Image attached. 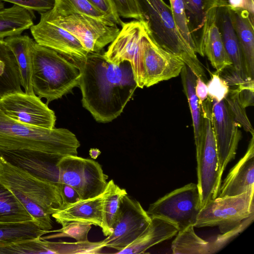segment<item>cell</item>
<instances>
[{
  "mask_svg": "<svg viewBox=\"0 0 254 254\" xmlns=\"http://www.w3.org/2000/svg\"><path fill=\"white\" fill-rule=\"evenodd\" d=\"M72 60L80 69L83 106L98 122H110L120 116L137 87L130 63H113L99 52Z\"/></svg>",
  "mask_w": 254,
  "mask_h": 254,
  "instance_id": "1",
  "label": "cell"
},
{
  "mask_svg": "<svg viewBox=\"0 0 254 254\" xmlns=\"http://www.w3.org/2000/svg\"><path fill=\"white\" fill-rule=\"evenodd\" d=\"M0 182L21 202L42 230L53 228L52 214L64 206L58 184L42 179L0 156Z\"/></svg>",
  "mask_w": 254,
  "mask_h": 254,
  "instance_id": "2",
  "label": "cell"
},
{
  "mask_svg": "<svg viewBox=\"0 0 254 254\" xmlns=\"http://www.w3.org/2000/svg\"><path fill=\"white\" fill-rule=\"evenodd\" d=\"M80 142L65 128H46L20 123L0 109V151L28 150L60 156H77Z\"/></svg>",
  "mask_w": 254,
  "mask_h": 254,
  "instance_id": "3",
  "label": "cell"
},
{
  "mask_svg": "<svg viewBox=\"0 0 254 254\" xmlns=\"http://www.w3.org/2000/svg\"><path fill=\"white\" fill-rule=\"evenodd\" d=\"M80 77L79 67L74 62L35 41L32 84L35 94L40 98H45L47 104L79 85Z\"/></svg>",
  "mask_w": 254,
  "mask_h": 254,
  "instance_id": "4",
  "label": "cell"
},
{
  "mask_svg": "<svg viewBox=\"0 0 254 254\" xmlns=\"http://www.w3.org/2000/svg\"><path fill=\"white\" fill-rule=\"evenodd\" d=\"M40 14V17L73 35L88 52H100L114 41L120 31L114 22L84 14L67 0H55L52 9Z\"/></svg>",
  "mask_w": 254,
  "mask_h": 254,
  "instance_id": "5",
  "label": "cell"
},
{
  "mask_svg": "<svg viewBox=\"0 0 254 254\" xmlns=\"http://www.w3.org/2000/svg\"><path fill=\"white\" fill-rule=\"evenodd\" d=\"M143 15L153 40L179 56L197 77L204 79L203 68L196 53L179 33L171 8L163 0H134Z\"/></svg>",
  "mask_w": 254,
  "mask_h": 254,
  "instance_id": "6",
  "label": "cell"
},
{
  "mask_svg": "<svg viewBox=\"0 0 254 254\" xmlns=\"http://www.w3.org/2000/svg\"><path fill=\"white\" fill-rule=\"evenodd\" d=\"M203 117V135L200 144L195 146L197 161V187L201 207L217 197L222 175L211 119L212 102L208 97L200 105Z\"/></svg>",
  "mask_w": 254,
  "mask_h": 254,
  "instance_id": "7",
  "label": "cell"
},
{
  "mask_svg": "<svg viewBox=\"0 0 254 254\" xmlns=\"http://www.w3.org/2000/svg\"><path fill=\"white\" fill-rule=\"evenodd\" d=\"M254 190L242 194L217 197L201 208L194 227H219L225 233L254 215Z\"/></svg>",
  "mask_w": 254,
  "mask_h": 254,
  "instance_id": "8",
  "label": "cell"
},
{
  "mask_svg": "<svg viewBox=\"0 0 254 254\" xmlns=\"http://www.w3.org/2000/svg\"><path fill=\"white\" fill-rule=\"evenodd\" d=\"M58 183L72 187L80 199L92 198L105 190L108 177L101 165L93 160L77 156H65L57 163Z\"/></svg>",
  "mask_w": 254,
  "mask_h": 254,
  "instance_id": "9",
  "label": "cell"
},
{
  "mask_svg": "<svg viewBox=\"0 0 254 254\" xmlns=\"http://www.w3.org/2000/svg\"><path fill=\"white\" fill-rule=\"evenodd\" d=\"M201 208L197 184L190 183L150 204L146 212L150 217H162L170 221L180 231L194 226Z\"/></svg>",
  "mask_w": 254,
  "mask_h": 254,
  "instance_id": "10",
  "label": "cell"
},
{
  "mask_svg": "<svg viewBox=\"0 0 254 254\" xmlns=\"http://www.w3.org/2000/svg\"><path fill=\"white\" fill-rule=\"evenodd\" d=\"M122 29L104 54L114 64L127 61L131 65L137 87H144L142 40L149 31L144 21L134 20L126 22Z\"/></svg>",
  "mask_w": 254,
  "mask_h": 254,
  "instance_id": "11",
  "label": "cell"
},
{
  "mask_svg": "<svg viewBox=\"0 0 254 254\" xmlns=\"http://www.w3.org/2000/svg\"><path fill=\"white\" fill-rule=\"evenodd\" d=\"M150 222L140 202L127 194L121 199L111 234L103 240L105 247L122 251L141 235Z\"/></svg>",
  "mask_w": 254,
  "mask_h": 254,
  "instance_id": "12",
  "label": "cell"
},
{
  "mask_svg": "<svg viewBox=\"0 0 254 254\" xmlns=\"http://www.w3.org/2000/svg\"><path fill=\"white\" fill-rule=\"evenodd\" d=\"M0 109L20 123L42 128L55 127L54 112L35 94L24 91L6 94L0 98Z\"/></svg>",
  "mask_w": 254,
  "mask_h": 254,
  "instance_id": "13",
  "label": "cell"
},
{
  "mask_svg": "<svg viewBox=\"0 0 254 254\" xmlns=\"http://www.w3.org/2000/svg\"><path fill=\"white\" fill-rule=\"evenodd\" d=\"M211 100L212 124L222 175L228 164L235 158L242 133L239 128L240 125L225 100Z\"/></svg>",
  "mask_w": 254,
  "mask_h": 254,
  "instance_id": "14",
  "label": "cell"
},
{
  "mask_svg": "<svg viewBox=\"0 0 254 254\" xmlns=\"http://www.w3.org/2000/svg\"><path fill=\"white\" fill-rule=\"evenodd\" d=\"M144 86L150 87L179 75L186 64L178 56L159 46L149 31L142 40Z\"/></svg>",
  "mask_w": 254,
  "mask_h": 254,
  "instance_id": "15",
  "label": "cell"
},
{
  "mask_svg": "<svg viewBox=\"0 0 254 254\" xmlns=\"http://www.w3.org/2000/svg\"><path fill=\"white\" fill-rule=\"evenodd\" d=\"M30 29L37 43L71 59H83L89 53L73 35L43 18Z\"/></svg>",
  "mask_w": 254,
  "mask_h": 254,
  "instance_id": "16",
  "label": "cell"
},
{
  "mask_svg": "<svg viewBox=\"0 0 254 254\" xmlns=\"http://www.w3.org/2000/svg\"><path fill=\"white\" fill-rule=\"evenodd\" d=\"M254 190V134L244 156L221 183L217 197L235 196Z\"/></svg>",
  "mask_w": 254,
  "mask_h": 254,
  "instance_id": "17",
  "label": "cell"
},
{
  "mask_svg": "<svg viewBox=\"0 0 254 254\" xmlns=\"http://www.w3.org/2000/svg\"><path fill=\"white\" fill-rule=\"evenodd\" d=\"M215 20L233 69L243 80H254L248 75L242 51L233 23L231 11L226 4V0H222L217 5Z\"/></svg>",
  "mask_w": 254,
  "mask_h": 254,
  "instance_id": "18",
  "label": "cell"
},
{
  "mask_svg": "<svg viewBox=\"0 0 254 254\" xmlns=\"http://www.w3.org/2000/svg\"><path fill=\"white\" fill-rule=\"evenodd\" d=\"M104 191L94 197L81 199L66 204L52 216L62 226L72 222L91 224L101 228L103 223Z\"/></svg>",
  "mask_w": 254,
  "mask_h": 254,
  "instance_id": "19",
  "label": "cell"
},
{
  "mask_svg": "<svg viewBox=\"0 0 254 254\" xmlns=\"http://www.w3.org/2000/svg\"><path fill=\"white\" fill-rule=\"evenodd\" d=\"M188 27L195 53L204 56L203 41L211 10L220 1L213 0H183Z\"/></svg>",
  "mask_w": 254,
  "mask_h": 254,
  "instance_id": "20",
  "label": "cell"
},
{
  "mask_svg": "<svg viewBox=\"0 0 254 254\" xmlns=\"http://www.w3.org/2000/svg\"><path fill=\"white\" fill-rule=\"evenodd\" d=\"M145 231L135 240L122 251L115 254H139L144 253L151 247L177 235L179 230L170 221L159 217H152Z\"/></svg>",
  "mask_w": 254,
  "mask_h": 254,
  "instance_id": "21",
  "label": "cell"
},
{
  "mask_svg": "<svg viewBox=\"0 0 254 254\" xmlns=\"http://www.w3.org/2000/svg\"><path fill=\"white\" fill-rule=\"evenodd\" d=\"M4 41L16 59L21 85L24 92L35 94L32 84L33 48L35 40L27 35H19L8 37Z\"/></svg>",
  "mask_w": 254,
  "mask_h": 254,
  "instance_id": "22",
  "label": "cell"
},
{
  "mask_svg": "<svg viewBox=\"0 0 254 254\" xmlns=\"http://www.w3.org/2000/svg\"><path fill=\"white\" fill-rule=\"evenodd\" d=\"M217 6L214 7L210 13L203 41V53L216 69V72L220 73L226 68L232 67V64L227 54L216 24L215 12Z\"/></svg>",
  "mask_w": 254,
  "mask_h": 254,
  "instance_id": "23",
  "label": "cell"
},
{
  "mask_svg": "<svg viewBox=\"0 0 254 254\" xmlns=\"http://www.w3.org/2000/svg\"><path fill=\"white\" fill-rule=\"evenodd\" d=\"M230 11L233 23L242 51L248 75L254 79V18L247 12Z\"/></svg>",
  "mask_w": 254,
  "mask_h": 254,
  "instance_id": "24",
  "label": "cell"
},
{
  "mask_svg": "<svg viewBox=\"0 0 254 254\" xmlns=\"http://www.w3.org/2000/svg\"><path fill=\"white\" fill-rule=\"evenodd\" d=\"M33 12L21 6H12L0 9V41L21 35L34 25Z\"/></svg>",
  "mask_w": 254,
  "mask_h": 254,
  "instance_id": "25",
  "label": "cell"
},
{
  "mask_svg": "<svg viewBox=\"0 0 254 254\" xmlns=\"http://www.w3.org/2000/svg\"><path fill=\"white\" fill-rule=\"evenodd\" d=\"M181 76L185 94L187 97L191 116L195 146L201 142L203 135L202 110L195 93L196 76L186 64L183 67Z\"/></svg>",
  "mask_w": 254,
  "mask_h": 254,
  "instance_id": "26",
  "label": "cell"
},
{
  "mask_svg": "<svg viewBox=\"0 0 254 254\" xmlns=\"http://www.w3.org/2000/svg\"><path fill=\"white\" fill-rule=\"evenodd\" d=\"M104 194L103 223L101 229L104 235L108 236L112 233L121 199L127 193L125 189L120 188L113 180H111L107 183Z\"/></svg>",
  "mask_w": 254,
  "mask_h": 254,
  "instance_id": "27",
  "label": "cell"
},
{
  "mask_svg": "<svg viewBox=\"0 0 254 254\" xmlns=\"http://www.w3.org/2000/svg\"><path fill=\"white\" fill-rule=\"evenodd\" d=\"M34 220L17 197L0 182V222Z\"/></svg>",
  "mask_w": 254,
  "mask_h": 254,
  "instance_id": "28",
  "label": "cell"
},
{
  "mask_svg": "<svg viewBox=\"0 0 254 254\" xmlns=\"http://www.w3.org/2000/svg\"><path fill=\"white\" fill-rule=\"evenodd\" d=\"M171 249L174 254H210L209 241L198 237L194 231L193 226L178 232Z\"/></svg>",
  "mask_w": 254,
  "mask_h": 254,
  "instance_id": "29",
  "label": "cell"
},
{
  "mask_svg": "<svg viewBox=\"0 0 254 254\" xmlns=\"http://www.w3.org/2000/svg\"><path fill=\"white\" fill-rule=\"evenodd\" d=\"M49 231L41 229L34 220L20 222H0V245L42 237Z\"/></svg>",
  "mask_w": 254,
  "mask_h": 254,
  "instance_id": "30",
  "label": "cell"
},
{
  "mask_svg": "<svg viewBox=\"0 0 254 254\" xmlns=\"http://www.w3.org/2000/svg\"><path fill=\"white\" fill-rule=\"evenodd\" d=\"M92 225L89 223L72 222L65 224L62 228L56 230L49 231L51 232H57L53 234L42 238L44 239L69 237L74 239L77 242H84L88 240V234L90 231Z\"/></svg>",
  "mask_w": 254,
  "mask_h": 254,
  "instance_id": "31",
  "label": "cell"
},
{
  "mask_svg": "<svg viewBox=\"0 0 254 254\" xmlns=\"http://www.w3.org/2000/svg\"><path fill=\"white\" fill-rule=\"evenodd\" d=\"M169 1L173 17L179 33L194 51V43L187 25L183 0H169Z\"/></svg>",
  "mask_w": 254,
  "mask_h": 254,
  "instance_id": "32",
  "label": "cell"
},
{
  "mask_svg": "<svg viewBox=\"0 0 254 254\" xmlns=\"http://www.w3.org/2000/svg\"><path fill=\"white\" fill-rule=\"evenodd\" d=\"M207 86L208 88V97L211 100L220 101L225 99L229 87L227 81L220 74L216 72L211 75V77Z\"/></svg>",
  "mask_w": 254,
  "mask_h": 254,
  "instance_id": "33",
  "label": "cell"
},
{
  "mask_svg": "<svg viewBox=\"0 0 254 254\" xmlns=\"http://www.w3.org/2000/svg\"><path fill=\"white\" fill-rule=\"evenodd\" d=\"M119 16L144 21L142 14L134 0H112Z\"/></svg>",
  "mask_w": 254,
  "mask_h": 254,
  "instance_id": "34",
  "label": "cell"
},
{
  "mask_svg": "<svg viewBox=\"0 0 254 254\" xmlns=\"http://www.w3.org/2000/svg\"><path fill=\"white\" fill-rule=\"evenodd\" d=\"M21 6L27 9L39 13L47 12L55 6V0H0Z\"/></svg>",
  "mask_w": 254,
  "mask_h": 254,
  "instance_id": "35",
  "label": "cell"
},
{
  "mask_svg": "<svg viewBox=\"0 0 254 254\" xmlns=\"http://www.w3.org/2000/svg\"><path fill=\"white\" fill-rule=\"evenodd\" d=\"M97 9L104 13L111 20L122 26L124 22L118 14L112 0H88Z\"/></svg>",
  "mask_w": 254,
  "mask_h": 254,
  "instance_id": "36",
  "label": "cell"
},
{
  "mask_svg": "<svg viewBox=\"0 0 254 254\" xmlns=\"http://www.w3.org/2000/svg\"><path fill=\"white\" fill-rule=\"evenodd\" d=\"M67 0L76 10L84 14L101 20H110L104 13L97 9L88 0Z\"/></svg>",
  "mask_w": 254,
  "mask_h": 254,
  "instance_id": "37",
  "label": "cell"
},
{
  "mask_svg": "<svg viewBox=\"0 0 254 254\" xmlns=\"http://www.w3.org/2000/svg\"><path fill=\"white\" fill-rule=\"evenodd\" d=\"M229 8L235 12H245L254 18V0H226Z\"/></svg>",
  "mask_w": 254,
  "mask_h": 254,
  "instance_id": "38",
  "label": "cell"
},
{
  "mask_svg": "<svg viewBox=\"0 0 254 254\" xmlns=\"http://www.w3.org/2000/svg\"><path fill=\"white\" fill-rule=\"evenodd\" d=\"M58 185L60 190L64 206L80 199L77 192L71 186L63 183H58Z\"/></svg>",
  "mask_w": 254,
  "mask_h": 254,
  "instance_id": "39",
  "label": "cell"
},
{
  "mask_svg": "<svg viewBox=\"0 0 254 254\" xmlns=\"http://www.w3.org/2000/svg\"><path fill=\"white\" fill-rule=\"evenodd\" d=\"M195 93L201 105L208 98V88L207 84L202 78L197 77L195 85Z\"/></svg>",
  "mask_w": 254,
  "mask_h": 254,
  "instance_id": "40",
  "label": "cell"
},
{
  "mask_svg": "<svg viewBox=\"0 0 254 254\" xmlns=\"http://www.w3.org/2000/svg\"><path fill=\"white\" fill-rule=\"evenodd\" d=\"M101 152L96 149H91L89 151V154L91 157L94 159H96L100 154Z\"/></svg>",
  "mask_w": 254,
  "mask_h": 254,
  "instance_id": "41",
  "label": "cell"
},
{
  "mask_svg": "<svg viewBox=\"0 0 254 254\" xmlns=\"http://www.w3.org/2000/svg\"><path fill=\"white\" fill-rule=\"evenodd\" d=\"M4 3L2 1H0V9L4 8Z\"/></svg>",
  "mask_w": 254,
  "mask_h": 254,
  "instance_id": "42",
  "label": "cell"
},
{
  "mask_svg": "<svg viewBox=\"0 0 254 254\" xmlns=\"http://www.w3.org/2000/svg\"><path fill=\"white\" fill-rule=\"evenodd\" d=\"M214 0V1H220L221 0Z\"/></svg>",
  "mask_w": 254,
  "mask_h": 254,
  "instance_id": "43",
  "label": "cell"
}]
</instances>
